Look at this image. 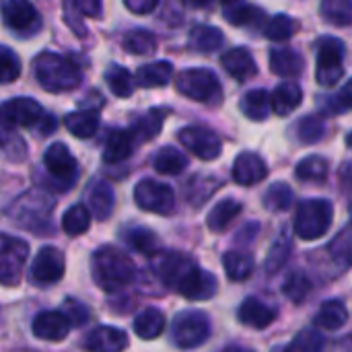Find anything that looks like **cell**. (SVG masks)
I'll use <instances>...</instances> for the list:
<instances>
[{
    "label": "cell",
    "mask_w": 352,
    "mask_h": 352,
    "mask_svg": "<svg viewBox=\"0 0 352 352\" xmlns=\"http://www.w3.org/2000/svg\"><path fill=\"white\" fill-rule=\"evenodd\" d=\"M91 276L105 293H116L128 287L136 276L132 258L111 245L97 248L91 256Z\"/></svg>",
    "instance_id": "1"
},
{
    "label": "cell",
    "mask_w": 352,
    "mask_h": 352,
    "mask_svg": "<svg viewBox=\"0 0 352 352\" xmlns=\"http://www.w3.org/2000/svg\"><path fill=\"white\" fill-rule=\"evenodd\" d=\"M33 70L37 82L50 93H66L80 85L78 66L54 52H41L33 60Z\"/></svg>",
    "instance_id": "2"
},
{
    "label": "cell",
    "mask_w": 352,
    "mask_h": 352,
    "mask_svg": "<svg viewBox=\"0 0 352 352\" xmlns=\"http://www.w3.org/2000/svg\"><path fill=\"white\" fill-rule=\"evenodd\" d=\"M334 219V208L328 200H305L297 208L295 217V233L305 239L314 241L328 233Z\"/></svg>",
    "instance_id": "3"
},
{
    "label": "cell",
    "mask_w": 352,
    "mask_h": 352,
    "mask_svg": "<svg viewBox=\"0 0 352 352\" xmlns=\"http://www.w3.org/2000/svg\"><path fill=\"white\" fill-rule=\"evenodd\" d=\"M177 91L198 103H217L223 95L219 76L208 68H188L175 78Z\"/></svg>",
    "instance_id": "4"
},
{
    "label": "cell",
    "mask_w": 352,
    "mask_h": 352,
    "mask_svg": "<svg viewBox=\"0 0 352 352\" xmlns=\"http://www.w3.org/2000/svg\"><path fill=\"white\" fill-rule=\"evenodd\" d=\"M210 336V320L206 314L188 309L175 316L171 324V338L173 344L182 351H192L202 346Z\"/></svg>",
    "instance_id": "5"
},
{
    "label": "cell",
    "mask_w": 352,
    "mask_h": 352,
    "mask_svg": "<svg viewBox=\"0 0 352 352\" xmlns=\"http://www.w3.org/2000/svg\"><path fill=\"white\" fill-rule=\"evenodd\" d=\"M318 66L316 78L322 87H334L344 74V43L336 37L318 39Z\"/></svg>",
    "instance_id": "6"
},
{
    "label": "cell",
    "mask_w": 352,
    "mask_h": 352,
    "mask_svg": "<svg viewBox=\"0 0 352 352\" xmlns=\"http://www.w3.org/2000/svg\"><path fill=\"white\" fill-rule=\"evenodd\" d=\"M29 256L27 241L0 233V285L16 287L23 276V268Z\"/></svg>",
    "instance_id": "7"
},
{
    "label": "cell",
    "mask_w": 352,
    "mask_h": 352,
    "mask_svg": "<svg viewBox=\"0 0 352 352\" xmlns=\"http://www.w3.org/2000/svg\"><path fill=\"white\" fill-rule=\"evenodd\" d=\"M134 200L138 208L155 214H171L175 208V194L173 190L157 179H142L134 188Z\"/></svg>",
    "instance_id": "8"
},
{
    "label": "cell",
    "mask_w": 352,
    "mask_h": 352,
    "mask_svg": "<svg viewBox=\"0 0 352 352\" xmlns=\"http://www.w3.org/2000/svg\"><path fill=\"white\" fill-rule=\"evenodd\" d=\"M47 113L41 109V105L29 97H16L0 107V120L10 126H23V128H39Z\"/></svg>",
    "instance_id": "9"
},
{
    "label": "cell",
    "mask_w": 352,
    "mask_h": 352,
    "mask_svg": "<svg viewBox=\"0 0 352 352\" xmlns=\"http://www.w3.org/2000/svg\"><path fill=\"white\" fill-rule=\"evenodd\" d=\"M177 138L192 155H196L202 161L217 159L221 155V148H223L221 138L212 130L200 128V126H188V128L179 130Z\"/></svg>",
    "instance_id": "10"
},
{
    "label": "cell",
    "mask_w": 352,
    "mask_h": 352,
    "mask_svg": "<svg viewBox=\"0 0 352 352\" xmlns=\"http://www.w3.org/2000/svg\"><path fill=\"white\" fill-rule=\"evenodd\" d=\"M64 270H66L64 254L58 248L45 245L33 258L31 280L35 285H54L64 276Z\"/></svg>",
    "instance_id": "11"
},
{
    "label": "cell",
    "mask_w": 352,
    "mask_h": 352,
    "mask_svg": "<svg viewBox=\"0 0 352 352\" xmlns=\"http://www.w3.org/2000/svg\"><path fill=\"white\" fill-rule=\"evenodd\" d=\"M217 289H219V285H217L214 274L202 270L198 264L175 287V291L179 295H184L186 299H190V301H206V299H212L217 295Z\"/></svg>",
    "instance_id": "12"
},
{
    "label": "cell",
    "mask_w": 352,
    "mask_h": 352,
    "mask_svg": "<svg viewBox=\"0 0 352 352\" xmlns=\"http://www.w3.org/2000/svg\"><path fill=\"white\" fill-rule=\"evenodd\" d=\"M43 165L47 173L54 179L62 182L64 186H70L76 179V159L70 155V151L62 142L50 144V148L43 155Z\"/></svg>",
    "instance_id": "13"
},
{
    "label": "cell",
    "mask_w": 352,
    "mask_h": 352,
    "mask_svg": "<svg viewBox=\"0 0 352 352\" xmlns=\"http://www.w3.org/2000/svg\"><path fill=\"white\" fill-rule=\"evenodd\" d=\"M196 266V262L186 256V254H179V252H167V254H161L157 260H155V272L159 274V278L175 289L179 285V280Z\"/></svg>",
    "instance_id": "14"
},
{
    "label": "cell",
    "mask_w": 352,
    "mask_h": 352,
    "mask_svg": "<svg viewBox=\"0 0 352 352\" xmlns=\"http://www.w3.org/2000/svg\"><path fill=\"white\" fill-rule=\"evenodd\" d=\"M70 328L72 326L62 311H41L31 324L33 336L45 342H62L68 336Z\"/></svg>",
    "instance_id": "15"
},
{
    "label": "cell",
    "mask_w": 352,
    "mask_h": 352,
    "mask_svg": "<svg viewBox=\"0 0 352 352\" xmlns=\"http://www.w3.org/2000/svg\"><path fill=\"white\" fill-rule=\"evenodd\" d=\"M52 208H54V200L47 198L41 192H27L12 206V210L16 212V219H19L21 225H25V221L47 223L45 219L52 212ZM33 223H31V229H33Z\"/></svg>",
    "instance_id": "16"
},
{
    "label": "cell",
    "mask_w": 352,
    "mask_h": 352,
    "mask_svg": "<svg viewBox=\"0 0 352 352\" xmlns=\"http://www.w3.org/2000/svg\"><path fill=\"white\" fill-rule=\"evenodd\" d=\"M82 349L87 352H124L128 349V334L120 328L99 326L87 334Z\"/></svg>",
    "instance_id": "17"
},
{
    "label": "cell",
    "mask_w": 352,
    "mask_h": 352,
    "mask_svg": "<svg viewBox=\"0 0 352 352\" xmlns=\"http://www.w3.org/2000/svg\"><path fill=\"white\" fill-rule=\"evenodd\" d=\"M2 19L14 31H31L39 27V14L29 0H6L2 4Z\"/></svg>",
    "instance_id": "18"
},
{
    "label": "cell",
    "mask_w": 352,
    "mask_h": 352,
    "mask_svg": "<svg viewBox=\"0 0 352 352\" xmlns=\"http://www.w3.org/2000/svg\"><path fill=\"white\" fill-rule=\"evenodd\" d=\"M268 175L264 159L256 153H241L233 163V179L239 186H256Z\"/></svg>",
    "instance_id": "19"
},
{
    "label": "cell",
    "mask_w": 352,
    "mask_h": 352,
    "mask_svg": "<svg viewBox=\"0 0 352 352\" xmlns=\"http://www.w3.org/2000/svg\"><path fill=\"white\" fill-rule=\"evenodd\" d=\"M221 64L227 70V74L233 76L239 82L256 76V72H258V66H256L252 54L245 47H233V50L225 52L223 58H221Z\"/></svg>",
    "instance_id": "20"
},
{
    "label": "cell",
    "mask_w": 352,
    "mask_h": 352,
    "mask_svg": "<svg viewBox=\"0 0 352 352\" xmlns=\"http://www.w3.org/2000/svg\"><path fill=\"white\" fill-rule=\"evenodd\" d=\"M223 16L235 27H256L262 23V10L248 0H221Z\"/></svg>",
    "instance_id": "21"
},
{
    "label": "cell",
    "mask_w": 352,
    "mask_h": 352,
    "mask_svg": "<svg viewBox=\"0 0 352 352\" xmlns=\"http://www.w3.org/2000/svg\"><path fill=\"white\" fill-rule=\"evenodd\" d=\"M101 0H64V19L76 35H85V16H101Z\"/></svg>",
    "instance_id": "22"
},
{
    "label": "cell",
    "mask_w": 352,
    "mask_h": 352,
    "mask_svg": "<svg viewBox=\"0 0 352 352\" xmlns=\"http://www.w3.org/2000/svg\"><path fill=\"white\" fill-rule=\"evenodd\" d=\"M237 316H239V322H241L243 326L254 328V330H264V328H268V326L274 322L276 311H274L272 307L264 305L260 299L250 297V299H245V301L241 303Z\"/></svg>",
    "instance_id": "23"
},
{
    "label": "cell",
    "mask_w": 352,
    "mask_h": 352,
    "mask_svg": "<svg viewBox=\"0 0 352 352\" xmlns=\"http://www.w3.org/2000/svg\"><path fill=\"white\" fill-rule=\"evenodd\" d=\"M301 101H303V91L293 80L280 82L270 95V105H272L274 113H278V116H289L291 111H295L301 105Z\"/></svg>",
    "instance_id": "24"
},
{
    "label": "cell",
    "mask_w": 352,
    "mask_h": 352,
    "mask_svg": "<svg viewBox=\"0 0 352 352\" xmlns=\"http://www.w3.org/2000/svg\"><path fill=\"white\" fill-rule=\"evenodd\" d=\"M270 70L283 78H297L303 72V58L291 47H276L270 52Z\"/></svg>",
    "instance_id": "25"
},
{
    "label": "cell",
    "mask_w": 352,
    "mask_h": 352,
    "mask_svg": "<svg viewBox=\"0 0 352 352\" xmlns=\"http://www.w3.org/2000/svg\"><path fill=\"white\" fill-rule=\"evenodd\" d=\"M171 78H173V64L167 60H157L136 70V82L144 89L165 87Z\"/></svg>",
    "instance_id": "26"
},
{
    "label": "cell",
    "mask_w": 352,
    "mask_h": 352,
    "mask_svg": "<svg viewBox=\"0 0 352 352\" xmlns=\"http://www.w3.org/2000/svg\"><path fill=\"white\" fill-rule=\"evenodd\" d=\"M225 37L221 33V29L212 27V25H198L190 31L188 43L192 50L200 52V54H212L223 45Z\"/></svg>",
    "instance_id": "27"
},
{
    "label": "cell",
    "mask_w": 352,
    "mask_h": 352,
    "mask_svg": "<svg viewBox=\"0 0 352 352\" xmlns=\"http://www.w3.org/2000/svg\"><path fill=\"white\" fill-rule=\"evenodd\" d=\"M163 330H165V316L155 307H148L134 318V334L142 340H155L163 334Z\"/></svg>",
    "instance_id": "28"
},
{
    "label": "cell",
    "mask_w": 352,
    "mask_h": 352,
    "mask_svg": "<svg viewBox=\"0 0 352 352\" xmlns=\"http://www.w3.org/2000/svg\"><path fill=\"white\" fill-rule=\"evenodd\" d=\"M239 212H241V204L237 200H233V198H225V200H221L219 204L212 206V210L206 217V225H208L210 231L221 233L235 221V217Z\"/></svg>",
    "instance_id": "29"
},
{
    "label": "cell",
    "mask_w": 352,
    "mask_h": 352,
    "mask_svg": "<svg viewBox=\"0 0 352 352\" xmlns=\"http://www.w3.org/2000/svg\"><path fill=\"white\" fill-rule=\"evenodd\" d=\"M132 134L126 130H116L109 134V138L105 140V148H103V161L105 163H122L132 155Z\"/></svg>",
    "instance_id": "30"
},
{
    "label": "cell",
    "mask_w": 352,
    "mask_h": 352,
    "mask_svg": "<svg viewBox=\"0 0 352 352\" xmlns=\"http://www.w3.org/2000/svg\"><path fill=\"white\" fill-rule=\"evenodd\" d=\"M113 204H116L113 188L107 182H97L91 188V194H89V206H91L93 214L99 221H107L111 217Z\"/></svg>",
    "instance_id": "31"
},
{
    "label": "cell",
    "mask_w": 352,
    "mask_h": 352,
    "mask_svg": "<svg viewBox=\"0 0 352 352\" xmlns=\"http://www.w3.org/2000/svg\"><path fill=\"white\" fill-rule=\"evenodd\" d=\"M270 93L264 89H254L250 93L243 95L241 99V111L245 113V118L254 120V122H262L270 116Z\"/></svg>",
    "instance_id": "32"
},
{
    "label": "cell",
    "mask_w": 352,
    "mask_h": 352,
    "mask_svg": "<svg viewBox=\"0 0 352 352\" xmlns=\"http://www.w3.org/2000/svg\"><path fill=\"white\" fill-rule=\"evenodd\" d=\"M64 126L76 138H91L99 128V116L97 111H89V109L72 111L64 118Z\"/></svg>",
    "instance_id": "33"
},
{
    "label": "cell",
    "mask_w": 352,
    "mask_h": 352,
    "mask_svg": "<svg viewBox=\"0 0 352 352\" xmlns=\"http://www.w3.org/2000/svg\"><path fill=\"white\" fill-rule=\"evenodd\" d=\"M346 320H349V311L342 301H326L316 316V326L322 330L334 332V330H340L346 324Z\"/></svg>",
    "instance_id": "34"
},
{
    "label": "cell",
    "mask_w": 352,
    "mask_h": 352,
    "mask_svg": "<svg viewBox=\"0 0 352 352\" xmlns=\"http://www.w3.org/2000/svg\"><path fill=\"white\" fill-rule=\"evenodd\" d=\"M155 169L163 175H177L188 167V159L182 151H177L175 146H165L155 155L153 161Z\"/></svg>",
    "instance_id": "35"
},
{
    "label": "cell",
    "mask_w": 352,
    "mask_h": 352,
    "mask_svg": "<svg viewBox=\"0 0 352 352\" xmlns=\"http://www.w3.org/2000/svg\"><path fill=\"white\" fill-rule=\"evenodd\" d=\"M223 266L225 272L231 280H245L254 272V258L243 252H227L223 256Z\"/></svg>",
    "instance_id": "36"
},
{
    "label": "cell",
    "mask_w": 352,
    "mask_h": 352,
    "mask_svg": "<svg viewBox=\"0 0 352 352\" xmlns=\"http://www.w3.org/2000/svg\"><path fill=\"white\" fill-rule=\"evenodd\" d=\"M89 227H91V212H89V208L82 206V204L70 206V208L64 212V217H62V229H64V233L70 235V237H76V235L87 233Z\"/></svg>",
    "instance_id": "37"
},
{
    "label": "cell",
    "mask_w": 352,
    "mask_h": 352,
    "mask_svg": "<svg viewBox=\"0 0 352 352\" xmlns=\"http://www.w3.org/2000/svg\"><path fill=\"white\" fill-rule=\"evenodd\" d=\"M165 116H167L165 109H151L148 113H144V116L136 122L134 130L130 132L132 138H138L140 142H142V140L155 138V136L161 132V126H163Z\"/></svg>",
    "instance_id": "38"
},
{
    "label": "cell",
    "mask_w": 352,
    "mask_h": 352,
    "mask_svg": "<svg viewBox=\"0 0 352 352\" xmlns=\"http://www.w3.org/2000/svg\"><path fill=\"white\" fill-rule=\"evenodd\" d=\"M105 80H107V87L111 89V93L116 97H130L132 91H134V80H132V74L124 68V66H118V64H111L105 72Z\"/></svg>",
    "instance_id": "39"
},
{
    "label": "cell",
    "mask_w": 352,
    "mask_h": 352,
    "mask_svg": "<svg viewBox=\"0 0 352 352\" xmlns=\"http://www.w3.org/2000/svg\"><path fill=\"white\" fill-rule=\"evenodd\" d=\"M328 161L320 155H311V157H305L303 161H299L295 173L301 182H324L328 177Z\"/></svg>",
    "instance_id": "40"
},
{
    "label": "cell",
    "mask_w": 352,
    "mask_h": 352,
    "mask_svg": "<svg viewBox=\"0 0 352 352\" xmlns=\"http://www.w3.org/2000/svg\"><path fill=\"white\" fill-rule=\"evenodd\" d=\"M322 14L330 25L346 27L352 23V0H322Z\"/></svg>",
    "instance_id": "41"
},
{
    "label": "cell",
    "mask_w": 352,
    "mask_h": 352,
    "mask_svg": "<svg viewBox=\"0 0 352 352\" xmlns=\"http://www.w3.org/2000/svg\"><path fill=\"white\" fill-rule=\"evenodd\" d=\"M124 50L134 56H146L157 50V39L146 29H134L124 37Z\"/></svg>",
    "instance_id": "42"
},
{
    "label": "cell",
    "mask_w": 352,
    "mask_h": 352,
    "mask_svg": "<svg viewBox=\"0 0 352 352\" xmlns=\"http://www.w3.org/2000/svg\"><path fill=\"white\" fill-rule=\"evenodd\" d=\"M297 29H299V25L295 19H291L289 14H276L266 23L264 35L270 41H287L297 33Z\"/></svg>",
    "instance_id": "43"
},
{
    "label": "cell",
    "mask_w": 352,
    "mask_h": 352,
    "mask_svg": "<svg viewBox=\"0 0 352 352\" xmlns=\"http://www.w3.org/2000/svg\"><path fill=\"white\" fill-rule=\"evenodd\" d=\"M126 241L132 245V250L144 254V256H155L159 252V239L151 229L144 227H134L126 233Z\"/></svg>",
    "instance_id": "44"
},
{
    "label": "cell",
    "mask_w": 352,
    "mask_h": 352,
    "mask_svg": "<svg viewBox=\"0 0 352 352\" xmlns=\"http://www.w3.org/2000/svg\"><path fill=\"white\" fill-rule=\"evenodd\" d=\"M283 293L289 301L293 303H301L309 297L311 293V280L303 274V272H293L283 287Z\"/></svg>",
    "instance_id": "45"
},
{
    "label": "cell",
    "mask_w": 352,
    "mask_h": 352,
    "mask_svg": "<svg viewBox=\"0 0 352 352\" xmlns=\"http://www.w3.org/2000/svg\"><path fill=\"white\" fill-rule=\"evenodd\" d=\"M291 204H293V190L283 182L272 184L264 194V206L268 210H289Z\"/></svg>",
    "instance_id": "46"
},
{
    "label": "cell",
    "mask_w": 352,
    "mask_h": 352,
    "mask_svg": "<svg viewBox=\"0 0 352 352\" xmlns=\"http://www.w3.org/2000/svg\"><path fill=\"white\" fill-rule=\"evenodd\" d=\"M324 132H326V126H324V120L320 116L301 118L297 124V138L305 144H314V142L322 140Z\"/></svg>",
    "instance_id": "47"
},
{
    "label": "cell",
    "mask_w": 352,
    "mask_h": 352,
    "mask_svg": "<svg viewBox=\"0 0 352 352\" xmlns=\"http://www.w3.org/2000/svg\"><path fill=\"white\" fill-rule=\"evenodd\" d=\"M291 349L295 352H324L326 338L318 330H303V332L297 334Z\"/></svg>",
    "instance_id": "48"
},
{
    "label": "cell",
    "mask_w": 352,
    "mask_h": 352,
    "mask_svg": "<svg viewBox=\"0 0 352 352\" xmlns=\"http://www.w3.org/2000/svg\"><path fill=\"white\" fill-rule=\"evenodd\" d=\"M21 74V62H19V56L0 45V82H12L16 80Z\"/></svg>",
    "instance_id": "49"
},
{
    "label": "cell",
    "mask_w": 352,
    "mask_h": 352,
    "mask_svg": "<svg viewBox=\"0 0 352 352\" xmlns=\"http://www.w3.org/2000/svg\"><path fill=\"white\" fill-rule=\"evenodd\" d=\"M289 250H291V241H287V237L283 235L278 239V243L270 250V256L266 260V270L268 272H278L285 266L287 258H289Z\"/></svg>",
    "instance_id": "50"
},
{
    "label": "cell",
    "mask_w": 352,
    "mask_h": 352,
    "mask_svg": "<svg viewBox=\"0 0 352 352\" xmlns=\"http://www.w3.org/2000/svg\"><path fill=\"white\" fill-rule=\"evenodd\" d=\"M62 314L66 316V320L70 322L72 328H78L89 320V309L82 303H78L76 299H66L62 305Z\"/></svg>",
    "instance_id": "51"
},
{
    "label": "cell",
    "mask_w": 352,
    "mask_h": 352,
    "mask_svg": "<svg viewBox=\"0 0 352 352\" xmlns=\"http://www.w3.org/2000/svg\"><path fill=\"white\" fill-rule=\"evenodd\" d=\"M332 109L338 111V113L352 109V78L340 89V93L334 97V107Z\"/></svg>",
    "instance_id": "52"
},
{
    "label": "cell",
    "mask_w": 352,
    "mask_h": 352,
    "mask_svg": "<svg viewBox=\"0 0 352 352\" xmlns=\"http://www.w3.org/2000/svg\"><path fill=\"white\" fill-rule=\"evenodd\" d=\"M124 4L134 14H148L157 8L159 0H124Z\"/></svg>",
    "instance_id": "53"
},
{
    "label": "cell",
    "mask_w": 352,
    "mask_h": 352,
    "mask_svg": "<svg viewBox=\"0 0 352 352\" xmlns=\"http://www.w3.org/2000/svg\"><path fill=\"white\" fill-rule=\"evenodd\" d=\"M342 179H344V184H349L352 188V161H349V163L342 167Z\"/></svg>",
    "instance_id": "54"
},
{
    "label": "cell",
    "mask_w": 352,
    "mask_h": 352,
    "mask_svg": "<svg viewBox=\"0 0 352 352\" xmlns=\"http://www.w3.org/2000/svg\"><path fill=\"white\" fill-rule=\"evenodd\" d=\"M223 352H256L252 351V349H248V346H239V344H231V346H227Z\"/></svg>",
    "instance_id": "55"
},
{
    "label": "cell",
    "mask_w": 352,
    "mask_h": 352,
    "mask_svg": "<svg viewBox=\"0 0 352 352\" xmlns=\"http://www.w3.org/2000/svg\"><path fill=\"white\" fill-rule=\"evenodd\" d=\"M186 2H190L192 6H206V4H210L212 0H186Z\"/></svg>",
    "instance_id": "56"
},
{
    "label": "cell",
    "mask_w": 352,
    "mask_h": 352,
    "mask_svg": "<svg viewBox=\"0 0 352 352\" xmlns=\"http://www.w3.org/2000/svg\"><path fill=\"white\" fill-rule=\"evenodd\" d=\"M274 352H295L291 346H280V349H276Z\"/></svg>",
    "instance_id": "57"
},
{
    "label": "cell",
    "mask_w": 352,
    "mask_h": 352,
    "mask_svg": "<svg viewBox=\"0 0 352 352\" xmlns=\"http://www.w3.org/2000/svg\"><path fill=\"white\" fill-rule=\"evenodd\" d=\"M346 144H349V146H351V148H352V132H351V134H349V136H346Z\"/></svg>",
    "instance_id": "58"
}]
</instances>
